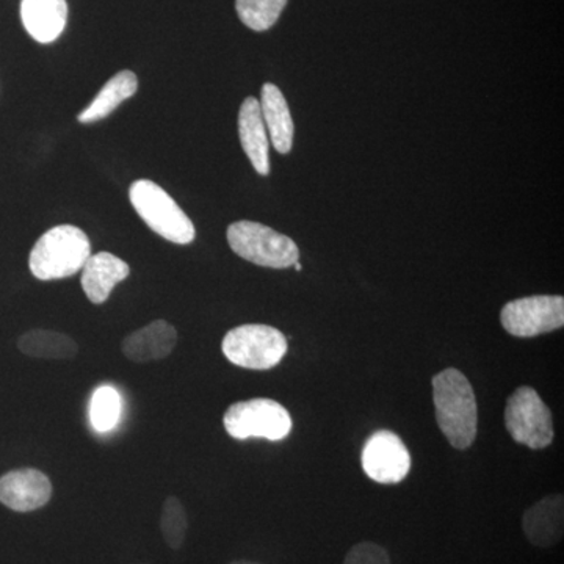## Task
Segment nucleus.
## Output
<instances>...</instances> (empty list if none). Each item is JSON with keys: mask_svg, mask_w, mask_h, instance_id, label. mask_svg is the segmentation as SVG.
Returning <instances> with one entry per match:
<instances>
[{"mask_svg": "<svg viewBox=\"0 0 564 564\" xmlns=\"http://www.w3.org/2000/svg\"><path fill=\"white\" fill-rule=\"evenodd\" d=\"M436 422L452 447L466 451L477 440L478 406L473 384L462 370L445 369L433 377Z\"/></svg>", "mask_w": 564, "mask_h": 564, "instance_id": "f257e3e1", "label": "nucleus"}, {"mask_svg": "<svg viewBox=\"0 0 564 564\" xmlns=\"http://www.w3.org/2000/svg\"><path fill=\"white\" fill-rule=\"evenodd\" d=\"M90 256L91 242L87 234L77 226L61 225L36 240L29 267L36 280H65L79 273Z\"/></svg>", "mask_w": 564, "mask_h": 564, "instance_id": "f03ea898", "label": "nucleus"}, {"mask_svg": "<svg viewBox=\"0 0 564 564\" xmlns=\"http://www.w3.org/2000/svg\"><path fill=\"white\" fill-rule=\"evenodd\" d=\"M129 199L141 220L162 239L176 245L195 240V225L161 185L148 180L135 181L129 188Z\"/></svg>", "mask_w": 564, "mask_h": 564, "instance_id": "7ed1b4c3", "label": "nucleus"}, {"mask_svg": "<svg viewBox=\"0 0 564 564\" xmlns=\"http://www.w3.org/2000/svg\"><path fill=\"white\" fill-rule=\"evenodd\" d=\"M228 243L245 261L267 269H289L299 262L300 250L291 237L256 221H236L229 225Z\"/></svg>", "mask_w": 564, "mask_h": 564, "instance_id": "20e7f679", "label": "nucleus"}, {"mask_svg": "<svg viewBox=\"0 0 564 564\" xmlns=\"http://www.w3.org/2000/svg\"><path fill=\"white\" fill-rule=\"evenodd\" d=\"M221 350L234 366L250 370H270L288 352V339L273 326L250 323L237 326L226 334Z\"/></svg>", "mask_w": 564, "mask_h": 564, "instance_id": "39448f33", "label": "nucleus"}, {"mask_svg": "<svg viewBox=\"0 0 564 564\" xmlns=\"http://www.w3.org/2000/svg\"><path fill=\"white\" fill-rule=\"evenodd\" d=\"M226 433L237 441L261 437V440H285L292 432L291 413L276 400L251 399L237 402L223 415Z\"/></svg>", "mask_w": 564, "mask_h": 564, "instance_id": "423d86ee", "label": "nucleus"}, {"mask_svg": "<svg viewBox=\"0 0 564 564\" xmlns=\"http://www.w3.org/2000/svg\"><path fill=\"white\" fill-rule=\"evenodd\" d=\"M505 426L514 443L533 451L554 443V417L540 393L529 386H521L511 393L505 408Z\"/></svg>", "mask_w": 564, "mask_h": 564, "instance_id": "0eeeda50", "label": "nucleus"}, {"mask_svg": "<svg viewBox=\"0 0 564 564\" xmlns=\"http://www.w3.org/2000/svg\"><path fill=\"white\" fill-rule=\"evenodd\" d=\"M500 323L505 332L522 339L556 332L564 325V299L560 295H533L513 300L505 304Z\"/></svg>", "mask_w": 564, "mask_h": 564, "instance_id": "6e6552de", "label": "nucleus"}, {"mask_svg": "<svg viewBox=\"0 0 564 564\" xmlns=\"http://www.w3.org/2000/svg\"><path fill=\"white\" fill-rule=\"evenodd\" d=\"M364 473L381 485L403 481L411 470V455L399 434L380 430L367 440L362 448Z\"/></svg>", "mask_w": 564, "mask_h": 564, "instance_id": "1a4fd4ad", "label": "nucleus"}, {"mask_svg": "<svg viewBox=\"0 0 564 564\" xmlns=\"http://www.w3.org/2000/svg\"><path fill=\"white\" fill-rule=\"evenodd\" d=\"M52 484L36 469L11 470L0 477V503L17 513H31L50 502Z\"/></svg>", "mask_w": 564, "mask_h": 564, "instance_id": "9d476101", "label": "nucleus"}, {"mask_svg": "<svg viewBox=\"0 0 564 564\" xmlns=\"http://www.w3.org/2000/svg\"><path fill=\"white\" fill-rule=\"evenodd\" d=\"M176 345L177 332L172 323L155 321L129 334L122 340L121 350L129 361L147 364L169 358Z\"/></svg>", "mask_w": 564, "mask_h": 564, "instance_id": "9b49d317", "label": "nucleus"}, {"mask_svg": "<svg viewBox=\"0 0 564 564\" xmlns=\"http://www.w3.org/2000/svg\"><path fill=\"white\" fill-rule=\"evenodd\" d=\"M527 540L536 547H552L564 533L563 494H551L530 507L522 518Z\"/></svg>", "mask_w": 564, "mask_h": 564, "instance_id": "f8f14e48", "label": "nucleus"}, {"mask_svg": "<svg viewBox=\"0 0 564 564\" xmlns=\"http://www.w3.org/2000/svg\"><path fill=\"white\" fill-rule=\"evenodd\" d=\"M82 272V289L91 303L102 304L109 300L111 291L128 280L131 267L111 252L91 254Z\"/></svg>", "mask_w": 564, "mask_h": 564, "instance_id": "ddd939ff", "label": "nucleus"}, {"mask_svg": "<svg viewBox=\"0 0 564 564\" xmlns=\"http://www.w3.org/2000/svg\"><path fill=\"white\" fill-rule=\"evenodd\" d=\"M240 143L247 158L250 159L252 169L261 176L270 173V139L263 122L261 104L259 99H245L239 111Z\"/></svg>", "mask_w": 564, "mask_h": 564, "instance_id": "4468645a", "label": "nucleus"}, {"mask_svg": "<svg viewBox=\"0 0 564 564\" xmlns=\"http://www.w3.org/2000/svg\"><path fill=\"white\" fill-rule=\"evenodd\" d=\"M21 20L25 31L41 44L54 43L68 22L66 0H21Z\"/></svg>", "mask_w": 564, "mask_h": 564, "instance_id": "2eb2a0df", "label": "nucleus"}, {"mask_svg": "<svg viewBox=\"0 0 564 564\" xmlns=\"http://www.w3.org/2000/svg\"><path fill=\"white\" fill-rule=\"evenodd\" d=\"M259 104H261L263 122L274 150L281 154H289L293 147L295 124H293L291 109L284 95L276 85L265 84L262 87Z\"/></svg>", "mask_w": 564, "mask_h": 564, "instance_id": "dca6fc26", "label": "nucleus"}, {"mask_svg": "<svg viewBox=\"0 0 564 564\" xmlns=\"http://www.w3.org/2000/svg\"><path fill=\"white\" fill-rule=\"evenodd\" d=\"M139 90V79L132 70H121L101 88V91L95 96L90 106L82 110L77 120L82 124H91L113 113L122 102L131 99Z\"/></svg>", "mask_w": 564, "mask_h": 564, "instance_id": "f3484780", "label": "nucleus"}, {"mask_svg": "<svg viewBox=\"0 0 564 564\" xmlns=\"http://www.w3.org/2000/svg\"><path fill=\"white\" fill-rule=\"evenodd\" d=\"M22 355L35 359H73L79 352L76 340L68 334L32 329L18 339Z\"/></svg>", "mask_w": 564, "mask_h": 564, "instance_id": "a211bd4d", "label": "nucleus"}, {"mask_svg": "<svg viewBox=\"0 0 564 564\" xmlns=\"http://www.w3.org/2000/svg\"><path fill=\"white\" fill-rule=\"evenodd\" d=\"M289 0H236L240 21L256 32H265L280 20Z\"/></svg>", "mask_w": 564, "mask_h": 564, "instance_id": "6ab92c4d", "label": "nucleus"}, {"mask_svg": "<svg viewBox=\"0 0 564 564\" xmlns=\"http://www.w3.org/2000/svg\"><path fill=\"white\" fill-rule=\"evenodd\" d=\"M121 417V395L111 386L96 389L90 403V422L99 433H107L117 426Z\"/></svg>", "mask_w": 564, "mask_h": 564, "instance_id": "aec40b11", "label": "nucleus"}, {"mask_svg": "<svg viewBox=\"0 0 564 564\" xmlns=\"http://www.w3.org/2000/svg\"><path fill=\"white\" fill-rule=\"evenodd\" d=\"M188 518L184 505L177 497L170 496L163 502L161 516V532L163 541L173 551H180L187 536Z\"/></svg>", "mask_w": 564, "mask_h": 564, "instance_id": "412c9836", "label": "nucleus"}, {"mask_svg": "<svg viewBox=\"0 0 564 564\" xmlns=\"http://www.w3.org/2000/svg\"><path fill=\"white\" fill-rule=\"evenodd\" d=\"M344 564H392L391 556L381 545L364 541L352 545L350 552L345 556Z\"/></svg>", "mask_w": 564, "mask_h": 564, "instance_id": "4be33fe9", "label": "nucleus"}, {"mask_svg": "<svg viewBox=\"0 0 564 564\" xmlns=\"http://www.w3.org/2000/svg\"><path fill=\"white\" fill-rule=\"evenodd\" d=\"M293 267H295L296 272H302L303 265L300 262L293 263Z\"/></svg>", "mask_w": 564, "mask_h": 564, "instance_id": "5701e85b", "label": "nucleus"}, {"mask_svg": "<svg viewBox=\"0 0 564 564\" xmlns=\"http://www.w3.org/2000/svg\"><path fill=\"white\" fill-rule=\"evenodd\" d=\"M231 564H258V563L245 562V560H240V562H232Z\"/></svg>", "mask_w": 564, "mask_h": 564, "instance_id": "b1692460", "label": "nucleus"}, {"mask_svg": "<svg viewBox=\"0 0 564 564\" xmlns=\"http://www.w3.org/2000/svg\"><path fill=\"white\" fill-rule=\"evenodd\" d=\"M133 564H148V563H133Z\"/></svg>", "mask_w": 564, "mask_h": 564, "instance_id": "393cba45", "label": "nucleus"}]
</instances>
